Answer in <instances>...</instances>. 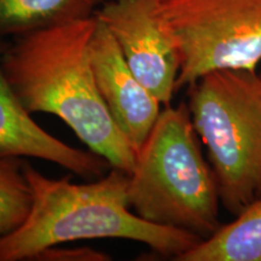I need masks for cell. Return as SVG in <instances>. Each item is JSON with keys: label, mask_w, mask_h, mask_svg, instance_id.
Masks as SVG:
<instances>
[{"label": "cell", "mask_w": 261, "mask_h": 261, "mask_svg": "<svg viewBox=\"0 0 261 261\" xmlns=\"http://www.w3.org/2000/svg\"><path fill=\"white\" fill-rule=\"evenodd\" d=\"M96 15L16 37L2 68L28 113L56 115L90 151L130 174L137 152L104 103L90 56Z\"/></svg>", "instance_id": "cell-1"}, {"label": "cell", "mask_w": 261, "mask_h": 261, "mask_svg": "<svg viewBox=\"0 0 261 261\" xmlns=\"http://www.w3.org/2000/svg\"><path fill=\"white\" fill-rule=\"evenodd\" d=\"M24 159L0 155V236L19 227L31 210L32 191Z\"/></svg>", "instance_id": "cell-11"}, {"label": "cell", "mask_w": 261, "mask_h": 261, "mask_svg": "<svg viewBox=\"0 0 261 261\" xmlns=\"http://www.w3.org/2000/svg\"><path fill=\"white\" fill-rule=\"evenodd\" d=\"M90 56L100 96L137 152L158 121L161 103L137 79L112 33L98 18Z\"/></svg>", "instance_id": "cell-7"}, {"label": "cell", "mask_w": 261, "mask_h": 261, "mask_svg": "<svg viewBox=\"0 0 261 261\" xmlns=\"http://www.w3.org/2000/svg\"><path fill=\"white\" fill-rule=\"evenodd\" d=\"M37 261H110L109 254L90 247H63L57 244L45 248L33 257Z\"/></svg>", "instance_id": "cell-12"}, {"label": "cell", "mask_w": 261, "mask_h": 261, "mask_svg": "<svg viewBox=\"0 0 261 261\" xmlns=\"http://www.w3.org/2000/svg\"><path fill=\"white\" fill-rule=\"evenodd\" d=\"M0 48V155L40 159L80 177H102L109 162L92 151L65 144L38 125L12 91L2 68Z\"/></svg>", "instance_id": "cell-8"}, {"label": "cell", "mask_w": 261, "mask_h": 261, "mask_svg": "<svg viewBox=\"0 0 261 261\" xmlns=\"http://www.w3.org/2000/svg\"><path fill=\"white\" fill-rule=\"evenodd\" d=\"M23 172L32 191L31 210L21 226L0 236V261L33 260L45 248L97 238L136 241L177 260L202 241L133 213L129 175L117 168L89 184L48 178L27 161Z\"/></svg>", "instance_id": "cell-2"}, {"label": "cell", "mask_w": 261, "mask_h": 261, "mask_svg": "<svg viewBox=\"0 0 261 261\" xmlns=\"http://www.w3.org/2000/svg\"><path fill=\"white\" fill-rule=\"evenodd\" d=\"M156 4L158 0H112L94 15L112 33L140 84L169 106L177 92L179 57Z\"/></svg>", "instance_id": "cell-6"}, {"label": "cell", "mask_w": 261, "mask_h": 261, "mask_svg": "<svg viewBox=\"0 0 261 261\" xmlns=\"http://www.w3.org/2000/svg\"><path fill=\"white\" fill-rule=\"evenodd\" d=\"M178 261H261V195Z\"/></svg>", "instance_id": "cell-9"}, {"label": "cell", "mask_w": 261, "mask_h": 261, "mask_svg": "<svg viewBox=\"0 0 261 261\" xmlns=\"http://www.w3.org/2000/svg\"><path fill=\"white\" fill-rule=\"evenodd\" d=\"M189 87L192 123L207 148L220 202L237 215L261 195V74L215 70Z\"/></svg>", "instance_id": "cell-4"}, {"label": "cell", "mask_w": 261, "mask_h": 261, "mask_svg": "<svg viewBox=\"0 0 261 261\" xmlns=\"http://www.w3.org/2000/svg\"><path fill=\"white\" fill-rule=\"evenodd\" d=\"M102 0H0V38L92 17Z\"/></svg>", "instance_id": "cell-10"}, {"label": "cell", "mask_w": 261, "mask_h": 261, "mask_svg": "<svg viewBox=\"0 0 261 261\" xmlns=\"http://www.w3.org/2000/svg\"><path fill=\"white\" fill-rule=\"evenodd\" d=\"M197 137L188 103L163 109L137 151L128 200L142 219L205 240L221 226L220 197Z\"/></svg>", "instance_id": "cell-3"}, {"label": "cell", "mask_w": 261, "mask_h": 261, "mask_svg": "<svg viewBox=\"0 0 261 261\" xmlns=\"http://www.w3.org/2000/svg\"><path fill=\"white\" fill-rule=\"evenodd\" d=\"M161 24L177 48V91L215 70H256L261 0H158Z\"/></svg>", "instance_id": "cell-5"}]
</instances>
